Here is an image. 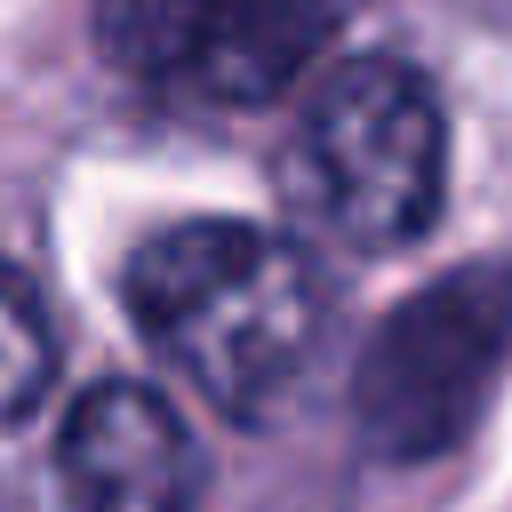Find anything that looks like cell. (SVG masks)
<instances>
[{
  "mask_svg": "<svg viewBox=\"0 0 512 512\" xmlns=\"http://www.w3.org/2000/svg\"><path fill=\"white\" fill-rule=\"evenodd\" d=\"M144 344L224 416L264 424L312 368L328 280L296 232L248 216H192L152 232L120 272Z\"/></svg>",
  "mask_w": 512,
  "mask_h": 512,
  "instance_id": "cell-1",
  "label": "cell"
},
{
  "mask_svg": "<svg viewBox=\"0 0 512 512\" xmlns=\"http://www.w3.org/2000/svg\"><path fill=\"white\" fill-rule=\"evenodd\" d=\"M280 192L296 224L352 256H392L424 240L448 200V120L432 80L400 56L336 64L288 128Z\"/></svg>",
  "mask_w": 512,
  "mask_h": 512,
  "instance_id": "cell-2",
  "label": "cell"
},
{
  "mask_svg": "<svg viewBox=\"0 0 512 512\" xmlns=\"http://www.w3.org/2000/svg\"><path fill=\"white\" fill-rule=\"evenodd\" d=\"M512 368V264H464L384 312L352 368V432L384 464L448 456Z\"/></svg>",
  "mask_w": 512,
  "mask_h": 512,
  "instance_id": "cell-3",
  "label": "cell"
},
{
  "mask_svg": "<svg viewBox=\"0 0 512 512\" xmlns=\"http://www.w3.org/2000/svg\"><path fill=\"white\" fill-rule=\"evenodd\" d=\"M88 32L112 72L256 112L288 96L336 40V0H88Z\"/></svg>",
  "mask_w": 512,
  "mask_h": 512,
  "instance_id": "cell-4",
  "label": "cell"
},
{
  "mask_svg": "<svg viewBox=\"0 0 512 512\" xmlns=\"http://www.w3.org/2000/svg\"><path fill=\"white\" fill-rule=\"evenodd\" d=\"M56 480L72 512H200L208 456L152 384L104 376L64 408Z\"/></svg>",
  "mask_w": 512,
  "mask_h": 512,
  "instance_id": "cell-5",
  "label": "cell"
},
{
  "mask_svg": "<svg viewBox=\"0 0 512 512\" xmlns=\"http://www.w3.org/2000/svg\"><path fill=\"white\" fill-rule=\"evenodd\" d=\"M48 376H56V328L32 296V280L0 256V432L40 408Z\"/></svg>",
  "mask_w": 512,
  "mask_h": 512,
  "instance_id": "cell-6",
  "label": "cell"
}]
</instances>
